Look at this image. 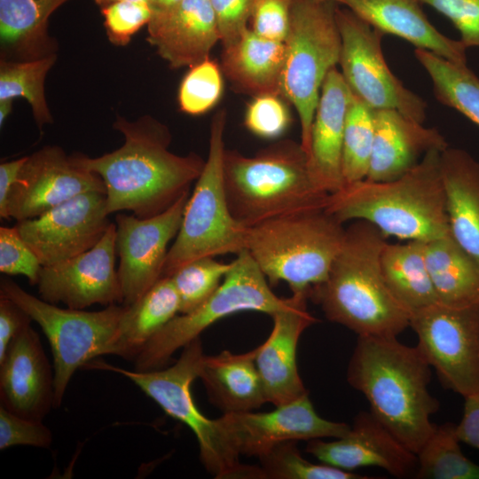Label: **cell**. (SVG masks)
Listing matches in <instances>:
<instances>
[{
  "instance_id": "6da1fadb",
  "label": "cell",
  "mask_w": 479,
  "mask_h": 479,
  "mask_svg": "<svg viewBox=\"0 0 479 479\" xmlns=\"http://www.w3.org/2000/svg\"><path fill=\"white\" fill-rule=\"evenodd\" d=\"M114 127L124 138L118 149L95 158L72 155L102 178L109 214L130 211L137 217H151L190 192L205 161L193 153L170 152L171 136L165 125L150 117L135 122L118 117Z\"/></svg>"
},
{
  "instance_id": "7a4b0ae2",
  "label": "cell",
  "mask_w": 479,
  "mask_h": 479,
  "mask_svg": "<svg viewBox=\"0 0 479 479\" xmlns=\"http://www.w3.org/2000/svg\"><path fill=\"white\" fill-rule=\"evenodd\" d=\"M347 381L366 398L369 411L417 454L434 430L430 418L440 407L428 390L431 366L417 346L396 336H357Z\"/></svg>"
},
{
  "instance_id": "3957f363",
  "label": "cell",
  "mask_w": 479,
  "mask_h": 479,
  "mask_svg": "<svg viewBox=\"0 0 479 479\" xmlns=\"http://www.w3.org/2000/svg\"><path fill=\"white\" fill-rule=\"evenodd\" d=\"M387 237L374 225L354 220L327 278L310 298L326 318L357 336H396L410 325L411 313L389 289L381 269Z\"/></svg>"
},
{
  "instance_id": "277c9868",
  "label": "cell",
  "mask_w": 479,
  "mask_h": 479,
  "mask_svg": "<svg viewBox=\"0 0 479 479\" xmlns=\"http://www.w3.org/2000/svg\"><path fill=\"white\" fill-rule=\"evenodd\" d=\"M443 151H428L404 175L384 182L366 178L330 193L325 210L342 223L364 220L387 238L428 242L450 232L440 169Z\"/></svg>"
},
{
  "instance_id": "5b68a950",
  "label": "cell",
  "mask_w": 479,
  "mask_h": 479,
  "mask_svg": "<svg viewBox=\"0 0 479 479\" xmlns=\"http://www.w3.org/2000/svg\"><path fill=\"white\" fill-rule=\"evenodd\" d=\"M223 180L230 211L246 228L325 209L330 194L313 177L301 143L290 139L278 141L254 156L225 149Z\"/></svg>"
},
{
  "instance_id": "8992f818",
  "label": "cell",
  "mask_w": 479,
  "mask_h": 479,
  "mask_svg": "<svg viewBox=\"0 0 479 479\" xmlns=\"http://www.w3.org/2000/svg\"><path fill=\"white\" fill-rule=\"evenodd\" d=\"M346 228L325 209L287 215L247 229L246 249L271 286L304 294L327 278Z\"/></svg>"
},
{
  "instance_id": "52a82bcc",
  "label": "cell",
  "mask_w": 479,
  "mask_h": 479,
  "mask_svg": "<svg viewBox=\"0 0 479 479\" xmlns=\"http://www.w3.org/2000/svg\"><path fill=\"white\" fill-rule=\"evenodd\" d=\"M204 356L198 337L183 348L175 364L164 369L129 371L103 362H90L85 366L123 375L167 414L185 424L198 441L201 463L216 478H264L260 467L240 461V456L229 446L216 419L207 418L193 401L191 386L199 378Z\"/></svg>"
},
{
  "instance_id": "ba28073f",
  "label": "cell",
  "mask_w": 479,
  "mask_h": 479,
  "mask_svg": "<svg viewBox=\"0 0 479 479\" xmlns=\"http://www.w3.org/2000/svg\"><path fill=\"white\" fill-rule=\"evenodd\" d=\"M225 126L226 111L220 109L212 118L208 157L169 249L162 278L192 260L238 255L246 249L247 228L232 216L224 186Z\"/></svg>"
},
{
  "instance_id": "9c48e42d",
  "label": "cell",
  "mask_w": 479,
  "mask_h": 479,
  "mask_svg": "<svg viewBox=\"0 0 479 479\" xmlns=\"http://www.w3.org/2000/svg\"><path fill=\"white\" fill-rule=\"evenodd\" d=\"M335 10V3L318 0H292L290 6L280 90L297 111L301 145L308 158L321 88L341 57Z\"/></svg>"
},
{
  "instance_id": "30bf717a",
  "label": "cell",
  "mask_w": 479,
  "mask_h": 479,
  "mask_svg": "<svg viewBox=\"0 0 479 479\" xmlns=\"http://www.w3.org/2000/svg\"><path fill=\"white\" fill-rule=\"evenodd\" d=\"M0 295L22 308L47 337L53 357V407H59L75 371L97 357L111 355L125 305L111 304L98 311L62 309L9 278L1 279Z\"/></svg>"
},
{
  "instance_id": "8fae6325",
  "label": "cell",
  "mask_w": 479,
  "mask_h": 479,
  "mask_svg": "<svg viewBox=\"0 0 479 479\" xmlns=\"http://www.w3.org/2000/svg\"><path fill=\"white\" fill-rule=\"evenodd\" d=\"M291 296L281 298L247 251L232 261V267L216 291L194 310L176 316L143 348L135 361L137 371L162 368L180 348L200 337L215 322L241 311L273 315L286 309Z\"/></svg>"
},
{
  "instance_id": "7c38bea8",
  "label": "cell",
  "mask_w": 479,
  "mask_h": 479,
  "mask_svg": "<svg viewBox=\"0 0 479 479\" xmlns=\"http://www.w3.org/2000/svg\"><path fill=\"white\" fill-rule=\"evenodd\" d=\"M335 17L342 38L339 65L352 94L373 110H397L423 123L427 104L389 69L381 48L384 34L348 8L336 7Z\"/></svg>"
},
{
  "instance_id": "4fadbf2b",
  "label": "cell",
  "mask_w": 479,
  "mask_h": 479,
  "mask_svg": "<svg viewBox=\"0 0 479 479\" xmlns=\"http://www.w3.org/2000/svg\"><path fill=\"white\" fill-rule=\"evenodd\" d=\"M409 326L445 389L464 398L479 393V308L436 302L411 313Z\"/></svg>"
},
{
  "instance_id": "5bb4252c",
  "label": "cell",
  "mask_w": 479,
  "mask_h": 479,
  "mask_svg": "<svg viewBox=\"0 0 479 479\" xmlns=\"http://www.w3.org/2000/svg\"><path fill=\"white\" fill-rule=\"evenodd\" d=\"M190 192L166 211L147 218L118 212L115 216V249L119 257L117 273L122 305L141 298L158 280L183 220Z\"/></svg>"
},
{
  "instance_id": "9a60e30c",
  "label": "cell",
  "mask_w": 479,
  "mask_h": 479,
  "mask_svg": "<svg viewBox=\"0 0 479 479\" xmlns=\"http://www.w3.org/2000/svg\"><path fill=\"white\" fill-rule=\"evenodd\" d=\"M216 420L236 454L257 458L284 442L338 438L350 429L349 424L319 416L309 394L270 412H224Z\"/></svg>"
},
{
  "instance_id": "2e32d148",
  "label": "cell",
  "mask_w": 479,
  "mask_h": 479,
  "mask_svg": "<svg viewBox=\"0 0 479 479\" xmlns=\"http://www.w3.org/2000/svg\"><path fill=\"white\" fill-rule=\"evenodd\" d=\"M103 192L75 196L15 226L38 257L51 265L76 256L97 245L111 225Z\"/></svg>"
},
{
  "instance_id": "e0dca14e",
  "label": "cell",
  "mask_w": 479,
  "mask_h": 479,
  "mask_svg": "<svg viewBox=\"0 0 479 479\" xmlns=\"http://www.w3.org/2000/svg\"><path fill=\"white\" fill-rule=\"evenodd\" d=\"M116 255L115 224L112 223L92 248L42 267L36 284L40 298L52 304L61 302L75 310L93 304H122Z\"/></svg>"
},
{
  "instance_id": "ac0fdd59",
  "label": "cell",
  "mask_w": 479,
  "mask_h": 479,
  "mask_svg": "<svg viewBox=\"0 0 479 479\" xmlns=\"http://www.w3.org/2000/svg\"><path fill=\"white\" fill-rule=\"evenodd\" d=\"M106 192L102 178L77 164L59 146L47 145L27 157L8 198L10 219L35 218L87 192Z\"/></svg>"
},
{
  "instance_id": "d6986e66",
  "label": "cell",
  "mask_w": 479,
  "mask_h": 479,
  "mask_svg": "<svg viewBox=\"0 0 479 479\" xmlns=\"http://www.w3.org/2000/svg\"><path fill=\"white\" fill-rule=\"evenodd\" d=\"M306 452L321 463L353 472L376 467L397 478L414 475L417 454L403 444L370 411L359 412L343 436L308 441Z\"/></svg>"
},
{
  "instance_id": "ffe728a7",
  "label": "cell",
  "mask_w": 479,
  "mask_h": 479,
  "mask_svg": "<svg viewBox=\"0 0 479 479\" xmlns=\"http://www.w3.org/2000/svg\"><path fill=\"white\" fill-rule=\"evenodd\" d=\"M309 297L292 294L290 304L273 315L266 341L256 348L255 364L268 403L275 406L294 401L309 392L297 367L300 336L317 318L307 309Z\"/></svg>"
},
{
  "instance_id": "44dd1931",
  "label": "cell",
  "mask_w": 479,
  "mask_h": 479,
  "mask_svg": "<svg viewBox=\"0 0 479 479\" xmlns=\"http://www.w3.org/2000/svg\"><path fill=\"white\" fill-rule=\"evenodd\" d=\"M0 397L10 412L35 420L53 407V371L31 326L12 340L0 360Z\"/></svg>"
},
{
  "instance_id": "7402d4cb",
  "label": "cell",
  "mask_w": 479,
  "mask_h": 479,
  "mask_svg": "<svg viewBox=\"0 0 479 479\" xmlns=\"http://www.w3.org/2000/svg\"><path fill=\"white\" fill-rule=\"evenodd\" d=\"M147 30L149 43L173 68L192 67L209 59L220 41L210 0H181L153 8Z\"/></svg>"
},
{
  "instance_id": "603a6c76",
  "label": "cell",
  "mask_w": 479,
  "mask_h": 479,
  "mask_svg": "<svg viewBox=\"0 0 479 479\" xmlns=\"http://www.w3.org/2000/svg\"><path fill=\"white\" fill-rule=\"evenodd\" d=\"M374 138L366 179L384 182L412 169L425 153L449 145L435 128L393 109L374 110Z\"/></svg>"
},
{
  "instance_id": "cb8c5ba5",
  "label": "cell",
  "mask_w": 479,
  "mask_h": 479,
  "mask_svg": "<svg viewBox=\"0 0 479 479\" xmlns=\"http://www.w3.org/2000/svg\"><path fill=\"white\" fill-rule=\"evenodd\" d=\"M352 92L336 67L327 74L321 88L310 137L309 165L317 183L333 193L345 185L342 145L346 116Z\"/></svg>"
},
{
  "instance_id": "d4e9b609",
  "label": "cell",
  "mask_w": 479,
  "mask_h": 479,
  "mask_svg": "<svg viewBox=\"0 0 479 479\" xmlns=\"http://www.w3.org/2000/svg\"><path fill=\"white\" fill-rule=\"evenodd\" d=\"M357 17L384 35H397L419 49L467 64V48L443 35L428 20L420 0H340Z\"/></svg>"
},
{
  "instance_id": "484cf974",
  "label": "cell",
  "mask_w": 479,
  "mask_h": 479,
  "mask_svg": "<svg viewBox=\"0 0 479 479\" xmlns=\"http://www.w3.org/2000/svg\"><path fill=\"white\" fill-rule=\"evenodd\" d=\"M450 233L479 264V161L459 148L441 153Z\"/></svg>"
},
{
  "instance_id": "4316f807",
  "label": "cell",
  "mask_w": 479,
  "mask_h": 479,
  "mask_svg": "<svg viewBox=\"0 0 479 479\" xmlns=\"http://www.w3.org/2000/svg\"><path fill=\"white\" fill-rule=\"evenodd\" d=\"M284 62V42L263 38L248 27L236 42L224 47L220 67L239 92L281 96Z\"/></svg>"
},
{
  "instance_id": "83f0119b",
  "label": "cell",
  "mask_w": 479,
  "mask_h": 479,
  "mask_svg": "<svg viewBox=\"0 0 479 479\" xmlns=\"http://www.w3.org/2000/svg\"><path fill=\"white\" fill-rule=\"evenodd\" d=\"M256 350L204 356L199 378L211 403L224 412L252 411L267 402L255 364Z\"/></svg>"
},
{
  "instance_id": "f1b7e54d",
  "label": "cell",
  "mask_w": 479,
  "mask_h": 479,
  "mask_svg": "<svg viewBox=\"0 0 479 479\" xmlns=\"http://www.w3.org/2000/svg\"><path fill=\"white\" fill-rule=\"evenodd\" d=\"M179 310V297L171 279L161 278L137 302L125 306L111 355L135 360L147 342Z\"/></svg>"
},
{
  "instance_id": "f546056e",
  "label": "cell",
  "mask_w": 479,
  "mask_h": 479,
  "mask_svg": "<svg viewBox=\"0 0 479 479\" xmlns=\"http://www.w3.org/2000/svg\"><path fill=\"white\" fill-rule=\"evenodd\" d=\"M425 255L439 302L479 308V264L450 232L425 242Z\"/></svg>"
},
{
  "instance_id": "4dcf8cb0",
  "label": "cell",
  "mask_w": 479,
  "mask_h": 479,
  "mask_svg": "<svg viewBox=\"0 0 479 479\" xmlns=\"http://www.w3.org/2000/svg\"><path fill=\"white\" fill-rule=\"evenodd\" d=\"M380 263L389 289L410 313L438 302L426 262L424 241L387 242Z\"/></svg>"
},
{
  "instance_id": "1f68e13d",
  "label": "cell",
  "mask_w": 479,
  "mask_h": 479,
  "mask_svg": "<svg viewBox=\"0 0 479 479\" xmlns=\"http://www.w3.org/2000/svg\"><path fill=\"white\" fill-rule=\"evenodd\" d=\"M414 54L428 74L436 98L479 126V78L467 66L416 48Z\"/></svg>"
},
{
  "instance_id": "d6a6232c",
  "label": "cell",
  "mask_w": 479,
  "mask_h": 479,
  "mask_svg": "<svg viewBox=\"0 0 479 479\" xmlns=\"http://www.w3.org/2000/svg\"><path fill=\"white\" fill-rule=\"evenodd\" d=\"M456 424L436 425L417 453L418 479H479V465L461 451Z\"/></svg>"
},
{
  "instance_id": "836d02e7",
  "label": "cell",
  "mask_w": 479,
  "mask_h": 479,
  "mask_svg": "<svg viewBox=\"0 0 479 479\" xmlns=\"http://www.w3.org/2000/svg\"><path fill=\"white\" fill-rule=\"evenodd\" d=\"M56 61L55 55L0 65V100L24 98L30 104L37 126L52 122L44 94V80Z\"/></svg>"
},
{
  "instance_id": "e575fe53",
  "label": "cell",
  "mask_w": 479,
  "mask_h": 479,
  "mask_svg": "<svg viewBox=\"0 0 479 479\" xmlns=\"http://www.w3.org/2000/svg\"><path fill=\"white\" fill-rule=\"evenodd\" d=\"M374 110L352 94L342 145L345 185L367 176L374 138Z\"/></svg>"
},
{
  "instance_id": "d590c367",
  "label": "cell",
  "mask_w": 479,
  "mask_h": 479,
  "mask_svg": "<svg viewBox=\"0 0 479 479\" xmlns=\"http://www.w3.org/2000/svg\"><path fill=\"white\" fill-rule=\"evenodd\" d=\"M264 478L271 479H370L325 463L315 464L304 459L296 441H287L272 447L260 456Z\"/></svg>"
},
{
  "instance_id": "8d00e7d4",
  "label": "cell",
  "mask_w": 479,
  "mask_h": 479,
  "mask_svg": "<svg viewBox=\"0 0 479 479\" xmlns=\"http://www.w3.org/2000/svg\"><path fill=\"white\" fill-rule=\"evenodd\" d=\"M232 267L215 257L192 260L169 276L177 292L180 312L189 313L203 304L220 287Z\"/></svg>"
},
{
  "instance_id": "74e56055",
  "label": "cell",
  "mask_w": 479,
  "mask_h": 479,
  "mask_svg": "<svg viewBox=\"0 0 479 479\" xmlns=\"http://www.w3.org/2000/svg\"><path fill=\"white\" fill-rule=\"evenodd\" d=\"M223 91L221 67L208 59L192 67L181 82L180 109L189 114L206 113L219 100Z\"/></svg>"
},
{
  "instance_id": "f35d334b",
  "label": "cell",
  "mask_w": 479,
  "mask_h": 479,
  "mask_svg": "<svg viewBox=\"0 0 479 479\" xmlns=\"http://www.w3.org/2000/svg\"><path fill=\"white\" fill-rule=\"evenodd\" d=\"M291 116L280 96L254 97L247 105L244 124L254 135L266 139L278 138L287 130Z\"/></svg>"
},
{
  "instance_id": "ab89813d",
  "label": "cell",
  "mask_w": 479,
  "mask_h": 479,
  "mask_svg": "<svg viewBox=\"0 0 479 479\" xmlns=\"http://www.w3.org/2000/svg\"><path fill=\"white\" fill-rule=\"evenodd\" d=\"M43 265L23 240L17 227H0V271L6 275H23L30 285H36Z\"/></svg>"
},
{
  "instance_id": "60d3db41",
  "label": "cell",
  "mask_w": 479,
  "mask_h": 479,
  "mask_svg": "<svg viewBox=\"0 0 479 479\" xmlns=\"http://www.w3.org/2000/svg\"><path fill=\"white\" fill-rule=\"evenodd\" d=\"M109 40L116 45H126L131 36L147 25L153 8L147 3L116 2L101 8Z\"/></svg>"
},
{
  "instance_id": "b9f144b4",
  "label": "cell",
  "mask_w": 479,
  "mask_h": 479,
  "mask_svg": "<svg viewBox=\"0 0 479 479\" xmlns=\"http://www.w3.org/2000/svg\"><path fill=\"white\" fill-rule=\"evenodd\" d=\"M51 443L52 434L42 420L19 416L0 405V450L15 445L49 448Z\"/></svg>"
},
{
  "instance_id": "7bdbcfd3",
  "label": "cell",
  "mask_w": 479,
  "mask_h": 479,
  "mask_svg": "<svg viewBox=\"0 0 479 479\" xmlns=\"http://www.w3.org/2000/svg\"><path fill=\"white\" fill-rule=\"evenodd\" d=\"M449 19L466 48L479 47V0H420Z\"/></svg>"
},
{
  "instance_id": "ee69618b",
  "label": "cell",
  "mask_w": 479,
  "mask_h": 479,
  "mask_svg": "<svg viewBox=\"0 0 479 479\" xmlns=\"http://www.w3.org/2000/svg\"><path fill=\"white\" fill-rule=\"evenodd\" d=\"M259 0H210L223 47L236 42L248 28Z\"/></svg>"
},
{
  "instance_id": "f6af8a7d",
  "label": "cell",
  "mask_w": 479,
  "mask_h": 479,
  "mask_svg": "<svg viewBox=\"0 0 479 479\" xmlns=\"http://www.w3.org/2000/svg\"><path fill=\"white\" fill-rule=\"evenodd\" d=\"M291 2L259 0L251 18V29L263 38L284 42L289 27Z\"/></svg>"
},
{
  "instance_id": "bcb514c9",
  "label": "cell",
  "mask_w": 479,
  "mask_h": 479,
  "mask_svg": "<svg viewBox=\"0 0 479 479\" xmlns=\"http://www.w3.org/2000/svg\"><path fill=\"white\" fill-rule=\"evenodd\" d=\"M30 316L12 300L0 295V360L12 340L30 326Z\"/></svg>"
},
{
  "instance_id": "7dc6e473",
  "label": "cell",
  "mask_w": 479,
  "mask_h": 479,
  "mask_svg": "<svg viewBox=\"0 0 479 479\" xmlns=\"http://www.w3.org/2000/svg\"><path fill=\"white\" fill-rule=\"evenodd\" d=\"M463 415L456 430L460 442L479 450V393L464 398Z\"/></svg>"
},
{
  "instance_id": "c3c4849f",
  "label": "cell",
  "mask_w": 479,
  "mask_h": 479,
  "mask_svg": "<svg viewBox=\"0 0 479 479\" xmlns=\"http://www.w3.org/2000/svg\"><path fill=\"white\" fill-rule=\"evenodd\" d=\"M27 157L4 161L0 164V216L9 220L7 204L11 190L15 184Z\"/></svg>"
},
{
  "instance_id": "681fc988",
  "label": "cell",
  "mask_w": 479,
  "mask_h": 479,
  "mask_svg": "<svg viewBox=\"0 0 479 479\" xmlns=\"http://www.w3.org/2000/svg\"><path fill=\"white\" fill-rule=\"evenodd\" d=\"M12 99L0 100V126L2 127L12 111Z\"/></svg>"
},
{
  "instance_id": "f907efd6",
  "label": "cell",
  "mask_w": 479,
  "mask_h": 479,
  "mask_svg": "<svg viewBox=\"0 0 479 479\" xmlns=\"http://www.w3.org/2000/svg\"><path fill=\"white\" fill-rule=\"evenodd\" d=\"M95 3L101 7L106 6L108 4L116 3V2H133V3H147L152 5L153 0H94Z\"/></svg>"
},
{
  "instance_id": "816d5d0a",
  "label": "cell",
  "mask_w": 479,
  "mask_h": 479,
  "mask_svg": "<svg viewBox=\"0 0 479 479\" xmlns=\"http://www.w3.org/2000/svg\"><path fill=\"white\" fill-rule=\"evenodd\" d=\"M181 0H153V8H165L175 4Z\"/></svg>"
},
{
  "instance_id": "f5cc1de1",
  "label": "cell",
  "mask_w": 479,
  "mask_h": 479,
  "mask_svg": "<svg viewBox=\"0 0 479 479\" xmlns=\"http://www.w3.org/2000/svg\"><path fill=\"white\" fill-rule=\"evenodd\" d=\"M318 1L332 2V3H335V4H339V3H340V0H318Z\"/></svg>"
}]
</instances>
